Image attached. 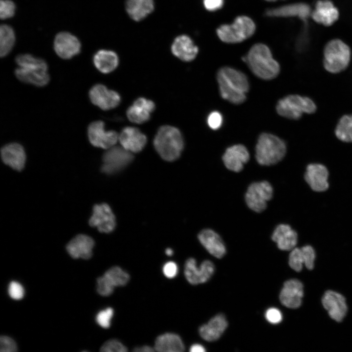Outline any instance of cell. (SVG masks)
Listing matches in <instances>:
<instances>
[{"label":"cell","mask_w":352,"mask_h":352,"mask_svg":"<svg viewBox=\"0 0 352 352\" xmlns=\"http://www.w3.org/2000/svg\"><path fill=\"white\" fill-rule=\"evenodd\" d=\"M265 317L267 321L272 324H278L282 320L281 312L274 308H268L265 312Z\"/></svg>","instance_id":"47"},{"label":"cell","mask_w":352,"mask_h":352,"mask_svg":"<svg viewBox=\"0 0 352 352\" xmlns=\"http://www.w3.org/2000/svg\"><path fill=\"white\" fill-rule=\"evenodd\" d=\"M89 97L91 102L103 110H109L117 107L121 99L119 94L110 90L102 85L97 84L89 90Z\"/></svg>","instance_id":"14"},{"label":"cell","mask_w":352,"mask_h":352,"mask_svg":"<svg viewBox=\"0 0 352 352\" xmlns=\"http://www.w3.org/2000/svg\"><path fill=\"white\" fill-rule=\"evenodd\" d=\"M17 351L16 343L11 338L7 336L0 337V352H15Z\"/></svg>","instance_id":"44"},{"label":"cell","mask_w":352,"mask_h":352,"mask_svg":"<svg viewBox=\"0 0 352 352\" xmlns=\"http://www.w3.org/2000/svg\"><path fill=\"white\" fill-rule=\"evenodd\" d=\"M265 0L268 1H276V0Z\"/></svg>","instance_id":"52"},{"label":"cell","mask_w":352,"mask_h":352,"mask_svg":"<svg viewBox=\"0 0 352 352\" xmlns=\"http://www.w3.org/2000/svg\"><path fill=\"white\" fill-rule=\"evenodd\" d=\"M198 239L206 250L213 256L220 259L226 253L225 246L220 235L210 229L202 230Z\"/></svg>","instance_id":"21"},{"label":"cell","mask_w":352,"mask_h":352,"mask_svg":"<svg viewBox=\"0 0 352 352\" xmlns=\"http://www.w3.org/2000/svg\"><path fill=\"white\" fill-rule=\"evenodd\" d=\"M215 270V265L210 261H203L198 267L196 260L189 258L184 264V274L189 283L197 285L207 282L214 273Z\"/></svg>","instance_id":"10"},{"label":"cell","mask_w":352,"mask_h":352,"mask_svg":"<svg viewBox=\"0 0 352 352\" xmlns=\"http://www.w3.org/2000/svg\"><path fill=\"white\" fill-rule=\"evenodd\" d=\"M252 72L264 80L275 78L280 71V66L272 56L269 48L262 43L254 44L242 58Z\"/></svg>","instance_id":"2"},{"label":"cell","mask_w":352,"mask_h":352,"mask_svg":"<svg viewBox=\"0 0 352 352\" xmlns=\"http://www.w3.org/2000/svg\"><path fill=\"white\" fill-rule=\"evenodd\" d=\"M328 176V171L324 165L314 163L307 166L305 179L313 190L323 192L329 187Z\"/></svg>","instance_id":"18"},{"label":"cell","mask_w":352,"mask_h":352,"mask_svg":"<svg viewBox=\"0 0 352 352\" xmlns=\"http://www.w3.org/2000/svg\"><path fill=\"white\" fill-rule=\"evenodd\" d=\"M190 352H205V348L200 344H194L190 347Z\"/></svg>","instance_id":"50"},{"label":"cell","mask_w":352,"mask_h":352,"mask_svg":"<svg viewBox=\"0 0 352 352\" xmlns=\"http://www.w3.org/2000/svg\"><path fill=\"white\" fill-rule=\"evenodd\" d=\"M223 116L220 112L215 110L212 111L207 116V123L210 129L217 130L220 128L223 124Z\"/></svg>","instance_id":"43"},{"label":"cell","mask_w":352,"mask_h":352,"mask_svg":"<svg viewBox=\"0 0 352 352\" xmlns=\"http://www.w3.org/2000/svg\"><path fill=\"white\" fill-rule=\"evenodd\" d=\"M15 42V35L13 28L7 24L0 27V55L4 57L11 51Z\"/></svg>","instance_id":"33"},{"label":"cell","mask_w":352,"mask_h":352,"mask_svg":"<svg viewBox=\"0 0 352 352\" xmlns=\"http://www.w3.org/2000/svg\"><path fill=\"white\" fill-rule=\"evenodd\" d=\"M115 287L104 276L97 279V291L99 294L103 296L110 295L114 291Z\"/></svg>","instance_id":"40"},{"label":"cell","mask_w":352,"mask_h":352,"mask_svg":"<svg viewBox=\"0 0 352 352\" xmlns=\"http://www.w3.org/2000/svg\"><path fill=\"white\" fill-rule=\"evenodd\" d=\"M286 152L285 142L278 136L268 132L259 135L255 147V157L259 164L274 165L282 160Z\"/></svg>","instance_id":"4"},{"label":"cell","mask_w":352,"mask_h":352,"mask_svg":"<svg viewBox=\"0 0 352 352\" xmlns=\"http://www.w3.org/2000/svg\"><path fill=\"white\" fill-rule=\"evenodd\" d=\"M228 326L227 321L222 314H218L199 328L200 336L207 341L218 340L223 334Z\"/></svg>","instance_id":"24"},{"label":"cell","mask_w":352,"mask_h":352,"mask_svg":"<svg viewBox=\"0 0 352 352\" xmlns=\"http://www.w3.org/2000/svg\"><path fill=\"white\" fill-rule=\"evenodd\" d=\"M288 263L290 267L295 271H301L304 262L301 248L295 247L291 250L289 256Z\"/></svg>","instance_id":"37"},{"label":"cell","mask_w":352,"mask_h":352,"mask_svg":"<svg viewBox=\"0 0 352 352\" xmlns=\"http://www.w3.org/2000/svg\"><path fill=\"white\" fill-rule=\"evenodd\" d=\"M118 140L121 146L131 153L141 151L147 142L146 136L139 129L131 127L122 130Z\"/></svg>","instance_id":"19"},{"label":"cell","mask_w":352,"mask_h":352,"mask_svg":"<svg viewBox=\"0 0 352 352\" xmlns=\"http://www.w3.org/2000/svg\"><path fill=\"white\" fill-rule=\"evenodd\" d=\"M311 14L309 6L302 3L284 5L268 9L266 12V15L269 17H298L304 20H306Z\"/></svg>","instance_id":"28"},{"label":"cell","mask_w":352,"mask_h":352,"mask_svg":"<svg viewBox=\"0 0 352 352\" xmlns=\"http://www.w3.org/2000/svg\"><path fill=\"white\" fill-rule=\"evenodd\" d=\"M155 351L154 347L149 345H142L134 347L132 352H154Z\"/></svg>","instance_id":"49"},{"label":"cell","mask_w":352,"mask_h":352,"mask_svg":"<svg viewBox=\"0 0 352 352\" xmlns=\"http://www.w3.org/2000/svg\"><path fill=\"white\" fill-rule=\"evenodd\" d=\"M3 162L12 168L22 170L24 166L26 155L23 147L17 143H11L4 146L1 149Z\"/></svg>","instance_id":"22"},{"label":"cell","mask_w":352,"mask_h":352,"mask_svg":"<svg viewBox=\"0 0 352 352\" xmlns=\"http://www.w3.org/2000/svg\"><path fill=\"white\" fill-rule=\"evenodd\" d=\"M223 0H203L204 7L209 11H215L221 8Z\"/></svg>","instance_id":"48"},{"label":"cell","mask_w":352,"mask_h":352,"mask_svg":"<svg viewBox=\"0 0 352 352\" xmlns=\"http://www.w3.org/2000/svg\"><path fill=\"white\" fill-rule=\"evenodd\" d=\"M350 47L339 39L330 41L324 50V66L326 70L337 73L344 70L351 60Z\"/></svg>","instance_id":"6"},{"label":"cell","mask_w":352,"mask_h":352,"mask_svg":"<svg viewBox=\"0 0 352 352\" xmlns=\"http://www.w3.org/2000/svg\"><path fill=\"white\" fill-rule=\"evenodd\" d=\"M250 155L243 145L236 144L227 148L222 156L225 167L235 172L241 171L249 160Z\"/></svg>","instance_id":"15"},{"label":"cell","mask_w":352,"mask_h":352,"mask_svg":"<svg viewBox=\"0 0 352 352\" xmlns=\"http://www.w3.org/2000/svg\"><path fill=\"white\" fill-rule=\"evenodd\" d=\"M53 46L60 58L69 59L80 53L81 45L74 35L67 32H61L56 35Z\"/></svg>","instance_id":"13"},{"label":"cell","mask_w":352,"mask_h":352,"mask_svg":"<svg viewBox=\"0 0 352 352\" xmlns=\"http://www.w3.org/2000/svg\"><path fill=\"white\" fill-rule=\"evenodd\" d=\"M178 266L175 262L169 261L165 263L162 267L164 275L168 279H173L176 276L178 273Z\"/></svg>","instance_id":"46"},{"label":"cell","mask_w":352,"mask_h":352,"mask_svg":"<svg viewBox=\"0 0 352 352\" xmlns=\"http://www.w3.org/2000/svg\"><path fill=\"white\" fill-rule=\"evenodd\" d=\"M89 224L92 227H96L100 232L109 233L112 232L115 227L116 221L110 206L106 203L95 205Z\"/></svg>","instance_id":"12"},{"label":"cell","mask_w":352,"mask_h":352,"mask_svg":"<svg viewBox=\"0 0 352 352\" xmlns=\"http://www.w3.org/2000/svg\"><path fill=\"white\" fill-rule=\"evenodd\" d=\"M94 245L93 240L90 237L80 234L73 238L66 245V250L73 259H88L92 255Z\"/></svg>","instance_id":"20"},{"label":"cell","mask_w":352,"mask_h":352,"mask_svg":"<svg viewBox=\"0 0 352 352\" xmlns=\"http://www.w3.org/2000/svg\"><path fill=\"white\" fill-rule=\"evenodd\" d=\"M217 80L221 97L233 104L243 103L249 89V83L242 72L229 66H223L217 73Z\"/></svg>","instance_id":"1"},{"label":"cell","mask_w":352,"mask_h":352,"mask_svg":"<svg viewBox=\"0 0 352 352\" xmlns=\"http://www.w3.org/2000/svg\"><path fill=\"white\" fill-rule=\"evenodd\" d=\"M88 135L90 143L94 146L108 149L115 145L119 135L114 131H106L103 121L92 122L88 128Z\"/></svg>","instance_id":"11"},{"label":"cell","mask_w":352,"mask_h":352,"mask_svg":"<svg viewBox=\"0 0 352 352\" xmlns=\"http://www.w3.org/2000/svg\"><path fill=\"white\" fill-rule=\"evenodd\" d=\"M304 258V264L306 267L311 270L314 267L315 253L313 248L310 245L301 248Z\"/></svg>","instance_id":"42"},{"label":"cell","mask_w":352,"mask_h":352,"mask_svg":"<svg viewBox=\"0 0 352 352\" xmlns=\"http://www.w3.org/2000/svg\"><path fill=\"white\" fill-rule=\"evenodd\" d=\"M133 158L132 153L123 147L113 146L103 154L101 170L107 174L116 173L127 167Z\"/></svg>","instance_id":"9"},{"label":"cell","mask_w":352,"mask_h":352,"mask_svg":"<svg viewBox=\"0 0 352 352\" xmlns=\"http://www.w3.org/2000/svg\"><path fill=\"white\" fill-rule=\"evenodd\" d=\"M336 137L346 142H352V115H345L339 120L335 130Z\"/></svg>","instance_id":"35"},{"label":"cell","mask_w":352,"mask_h":352,"mask_svg":"<svg viewBox=\"0 0 352 352\" xmlns=\"http://www.w3.org/2000/svg\"><path fill=\"white\" fill-rule=\"evenodd\" d=\"M256 25L246 16L237 17L231 24H222L216 31L220 39L226 43H239L248 39L254 33Z\"/></svg>","instance_id":"5"},{"label":"cell","mask_w":352,"mask_h":352,"mask_svg":"<svg viewBox=\"0 0 352 352\" xmlns=\"http://www.w3.org/2000/svg\"><path fill=\"white\" fill-rule=\"evenodd\" d=\"M165 253L168 256H171L173 255L174 252L172 249L168 248L165 250Z\"/></svg>","instance_id":"51"},{"label":"cell","mask_w":352,"mask_h":352,"mask_svg":"<svg viewBox=\"0 0 352 352\" xmlns=\"http://www.w3.org/2000/svg\"><path fill=\"white\" fill-rule=\"evenodd\" d=\"M154 144L159 155L168 161L177 159L184 147L180 132L176 128L170 126L160 128L154 137Z\"/></svg>","instance_id":"3"},{"label":"cell","mask_w":352,"mask_h":352,"mask_svg":"<svg viewBox=\"0 0 352 352\" xmlns=\"http://www.w3.org/2000/svg\"><path fill=\"white\" fill-rule=\"evenodd\" d=\"M102 352H126L127 347L117 339H110L106 341L100 348Z\"/></svg>","instance_id":"38"},{"label":"cell","mask_w":352,"mask_h":352,"mask_svg":"<svg viewBox=\"0 0 352 352\" xmlns=\"http://www.w3.org/2000/svg\"><path fill=\"white\" fill-rule=\"evenodd\" d=\"M154 108L153 101L144 98H139L128 109L127 115L133 123H143L149 120Z\"/></svg>","instance_id":"26"},{"label":"cell","mask_w":352,"mask_h":352,"mask_svg":"<svg viewBox=\"0 0 352 352\" xmlns=\"http://www.w3.org/2000/svg\"><path fill=\"white\" fill-rule=\"evenodd\" d=\"M273 196V188L266 181L254 182L247 190L245 199L248 207L252 210L260 213L267 206V202Z\"/></svg>","instance_id":"8"},{"label":"cell","mask_w":352,"mask_h":352,"mask_svg":"<svg viewBox=\"0 0 352 352\" xmlns=\"http://www.w3.org/2000/svg\"><path fill=\"white\" fill-rule=\"evenodd\" d=\"M154 347L158 352H183L185 350L180 336L173 332H166L158 336Z\"/></svg>","instance_id":"29"},{"label":"cell","mask_w":352,"mask_h":352,"mask_svg":"<svg viewBox=\"0 0 352 352\" xmlns=\"http://www.w3.org/2000/svg\"><path fill=\"white\" fill-rule=\"evenodd\" d=\"M16 77L21 81L38 87L44 86L49 81L47 70L19 67L15 70Z\"/></svg>","instance_id":"30"},{"label":"cell","mask_w":352,"mask_h":352,"mask_svg":"<svg viewBox=\"0 0 352 352\" xmlns=\"http://www.w3.org/2000/svg\"><path fill=\"white\" fill-rule=\"evenodd\" d=\"M277 113L292 120L300 119L303 113L311 114L316 110L314 102L309 98L290 94L280 99L276 106Z\"/></svg>","instance_id":"7"},{"label":"cell","mask_w":352,"mask_h":352,"mask_svg":"<svg viewBox=\"0 0 352 352\" xmlns=\"http://www.w3.org/2000/svg\"><path fill=\"white\" fill-rule=\"evenodd\" d=\"M311 16L316 22L329 26L338 20L339 12L331 1L322 0L316 2Z\"/></svg>","instance_id":"23"},{"label":"cell","mask_w":352,"mask_h":352,"mask_svg":"<svg viewBox=\"0 0 352 352\" xmlns=\"http://www.w3.org/2000/svg\"><path fill=\"white\" fill-rule=\"evenodd\" d=\"M93 62L99 71L103 73H109L117 67L119 60L114 52L102 49L94 55Z\"/></svg>","instance_id":"32"},{"label":"cell","mask_w":352,"mask_h":352,"mask_svg":"<svg viewBox=\"0 0 352 352\" xmlns=\"http://www.w3.org/2000/svg\"><path fill=\"white\" fill-rule=\"evenodd\" d=\"M114 314L113 309L108 307L100 311L97 314L96 320L98 324L101 327L107 329L110 325L111 319Z\"/></svg>","instance_id":"39"},{"label":"cell","mask_w":352,"mask_h":352,"mask_svg":"<svg viewBox=\"0 0 352 352\" xmlns=\"http://www.w3.org/2000/svg\"><path fill=\"white\" fill-rule=\"evenodd\" d=\"M272 240L282 250H291L295 248L297 242V234L291 227L286 224L278 225L275 229Z\"/></svg>","instance_id":"27"},{"label":"cell","mask_w":352,"mask_h":352,"mask_svg":"<svg viewBox=\"0 0 352 352\" xmlns=\"http://www.w3.org/2000/svg\"><path fill=\"white\" fill-rule=\"evenodd\" d=\"M171 50L174 55L186 62L195 59L198 52V47L192 40L185 35L179 36L175 39Z\"/></svg>","instance_id":"25"},{"label":"cell","mask_w":352,"mask_h":352,"mask_svg":"<svg viewBox=\"0 0 352 352\" xmlns=\"http://www.w3.org/2000/svg\"><path fill=\"white\" fill-rule=\"evenodd\" d=\"M154 9L153 0H126V9L133 20L139 22L145 18Z\"/></svg>","instance_id":"31"},{"label":"cell","mask_w":352,"mask_h":352,"mask_svg":"<svg viewBox=\"0 0 352 352\" xmlns=\"http://www.w3.org/2000/svg\"><path fill=\"white\" fill-rule=\"evenodd\" d=\"M303 294L302 283L297 279H290L284 283L279 298L284 306L288 308H296L301 305Z\"/></svg>","instance_id":"16"},{"label":"cell","mask_w":352,"mask_h":352,"mask_svg":"<svg viewBox=\"0 0 352 352\" xmlns=\"http://www.w3.org/2000/svg\"><path fill=\"white\" fill-rule=\"evenodd\" d=\"M16 62L20 67L47 70V65L44 60L30 54L19 55L16 58Z\"/></svg>","instance_id":"36"},{"label":"cell","mask_w":352,"mask_h":352,"mask_svg":"<svg viewBox=\"0 0 352 352\" xmlns=\"http://www.w3.org/2000/svg\"><path fill=\"white\" fill-rule=\"evenodd\" d=\"M16 6L11 0H0V17L6 19L13 17L15 13Z\"/></svg>","instance_id":"41"},{"label":"cell","mask_w":352,"mask_h":352,"mask_svg":"<svg viewBox=\"0 0 352 352\" xmlns=\"http://www.w3.org/2000/svg\"><path fill=\"white\" fill-rule=\"evenodd\" d=\"M8 293L11 298L20 300L23 296L24 289L20 283L12 281L9 285Z\"/></svg>","instance_id":"45"},{"label":"cell","mask_w":352,"mask_h":352,"mask_svg":"<svg viewBox=\"0 0 352 352\" xmlns=\"http://www.w3.org/2000/svg\"><path fill=\"white\" fill-rule=\"evenodd\" d=\"M322 302L330 316L337 322H341L346 315L347 307L345 298L340 294L331 290L326 291Z\"/></svg>","instance_id":"17"},{"label":"cell","mask_w":352,"mask_h":352,"mask_svg":"<svg viewBox=\"0 0 352 352\" xmlns=\"http://www.w3.org/2000/svg\"><path fill=\"white\" fill-rule=\"evenodd\" d=\"M104 276L115 287L126 286L130 280V274L119 266L111 267Z\"/></svg>","instance_id":"34"}]
</instances>
